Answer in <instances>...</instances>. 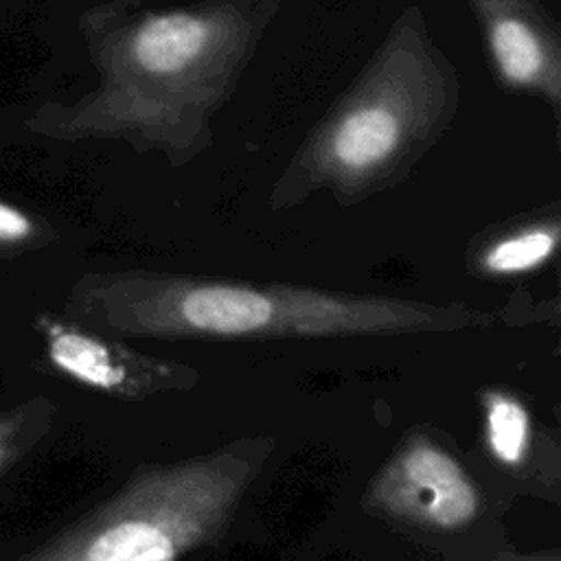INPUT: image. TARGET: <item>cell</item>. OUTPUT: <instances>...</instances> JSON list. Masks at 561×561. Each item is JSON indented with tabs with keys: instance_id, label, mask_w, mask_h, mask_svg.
Instances as JSON below:
<instances>
[{
	"instance_id": "obj_1",
	"label": "cell",
	"mask_w": 561,
	"mask_h": 561,
	"mask_svg": "<svg viewBox=\"0 0 561 561\" xmlns=\"http://www.w3.org/2000/svg\"><path fill=\"white\" fill-rule=\"evenodd\" d=\"M272 451V436H243L140 465L114 495L13 561H182L226 533Z\"/></svg>"
},
{
	"instance_id": "obj_2",
	"label": "cell",
	"mask_w": 561,
	"mask_h": 561,
	"mask_svg": "<svg viewBox=\"0 0 561 561\" xmlns=\"http://www.w3.org/2000/svg\"><path fill=\"white\" fill-rule=\"evenodd\" d=\"M114 329L127 333H195L239 337L261 333H346L408 324L390 309L329 300H278L243 287H193L173 300L110 311Z\"/></svg>"
},
{
	"instance_id": "obj_3",
	"label": "cell",
	"mask_w": 561,
	"mask_h": 561,
	"mask_svg": "<svg viewBox=\"0 0 561 561\" xmlns=\"http://www.w3.org/2000/svg\"><path fill=\"white\" fill-rule=\"evenodd\" d=\"M480 508L476 480L427 434L401 440L366 489V511L423 530L467 528L478 519Z\"/></svg>"
},
{
	"instance_id": "obj_4",
	"label": "cell",
	"mask_w": 561,
	"mask_h": 561,
	"mask_svg": "<svg viewBox=\"0 0 561 561\" xmlns=\"http://www.w3.org/2000/svg\"><path fill=\"white\" fill-rule=\"evenodd\" d=\"M35 329L53 368L85 388L127 401L191 388V377H182L173 364L138 357L77 324L39 316Z\"/></svg>"
},
{
	"instance_id": "obj_5",
	"label": "cell",
	"mask_w": 561,
	"mask_h": 561,
	"mask_svg": "<svg viewBox=\"0 0 561 561\" xmlns=\"http://www.w3.org/2000/svg\"><path fill=\"white\" fill-rule=\"evenodd\" d=\"M484 447L502 469L522 471L535 445V425L528 408L504 390L482 392Z\"/></svg>"
},
{
	"instance_id": "obj_6",
	"label": "cell",
	"mask_w": 561,
	"mask_h": 561,
	"mask_svg": "<svg viewBox=\"0 0 561 561\" xmlns=\"http://www.w3.org/2000/svg\"><path fill=\"white\" fill-rule=\"evenodd\" d=\"M208 26L193 15H162L147 22L134 42V55L145 70L175 72L186 68L206 46Z\"/></svg>"
},
{
	"instance_id": "obj_7",
	"label": "cell",
	"mask_w": 561,
	"mask_h": 561,
	"mask_svg": "<svg viewBox=\"0 0 561 561\" xmlns=\"http://www.w3.org/2000/svg\"><path fill=\"white\" fill-rule=\"evenodd\" d=\"M399 142V121L383 107H364L348 114L333 136V156L340 164L364 169L383 160Z\"/></svg>"
},
{
	"instance_id": "obj_8",
	"label": "cell",
	"mask_w": 561,
	"mask_h": 561,
	"mask_svg": "<svg viewBox=\"0 0 561 561\" xmlns=\"http://www.w3.org/2000/svg\"><path fill=\"white\" fill-rule=\"evenodd\" d=\"M55 419L57 405L46 397H33L0 412V476L9 473L48 436Z\"/></svg>"
},
{
	"instance_id": "obj_9",
	"label": "cell",
	"mask_w": 561,
	"mask_h": 561,
	"mask_svg": "<svg viewBox=\"0 0 561 561\" xmlns=\"http://www.w3.org/2000/svg\"><path fill=\"white\" fill-rule=\"evenodd\" d=\"M493 55L502 75L513 83L535 81L546 64L537 35L519 20L495 22L491 33Z\"/></svg>"
},
{
	"instance_id": "obj_10",
	"label": "cell",
	"mask_w": 561,
	"mask_h": 561,
	"mask_svg": "<svg viewBox=\"0 0 561 561\" xmlns=\"http://www.w3.org/2000/svg\"><path fill=\"white\" fill-rule=\"evenodd\" d=\"M554 241V232L541 228L515 234L493 245L484 256V265L500 274L537 267L552 254Z\"/></svg>"
},
{
	"instance_id": "obj_11",
	"label": "cell",
	"mask_w": 561,
	"mask_h": 561,
	"mask_svg": "<svg viewBox=\"0 0 561 561\" xmlns=\"http://www.w3.org/2000/svg\"><path fill=\"white\" fill-rule=\"evenodd\" d=\"M35 234L33 219L20 208L0 202V245L24 243Z\"/></svg>"
}]
</instances>
